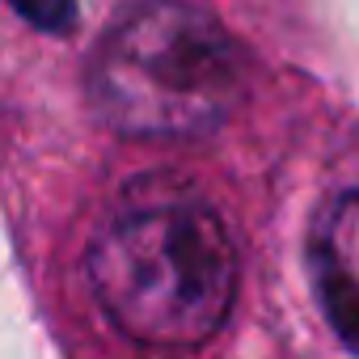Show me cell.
Returning a JSON list of instances; mask_svg holds the SVG:
<instances>
[{
  "instance_id": "obj_3",
  "label": "cell",
  "mask_w": 359,
  "mask_h": 359,
  "mask_svg": "<svg viewBox=\"0 0 359 359\" xmlns=\"http://www.w3.org/2000/svg\"><path fill=\"white\" fill-rule=\"evenodd\" d=\"M313 287L334 334L359 351V191L334 199L313 233Z\"/></svg>"
},
{
  "instance_id": "obj_1",
  "label": "cell",
  "mask_w": 359,
  "mask_h": 359,
  "mask_svg": "<svg viewBox=\"0 0 359 359\" xmlns=\"http://www.w3.org/2000/svg\"><path fill=\"white\" fill-rule=\"evenodd\" d=\"M51 287L127 346L195 351L237 304L241 258L224 216L169 173H135L51 241Z\"/></svg>"
},
{
  "instance_id": "obj_2",
  "label": "cell",
  "mask_w": 359,
  "mask_h": 359,
  "mask_svg": "<svg viewBox=\"0 0 359 359\" xmlns=\"http://www.w3.org/2000/svg\"><path fill=\"white\" fill-rule=\"evenodd\" d=\"M89 127L123 144H195L245 97V55L195 0H131L81 60Z\"/></svg>"
}]
</instances>
